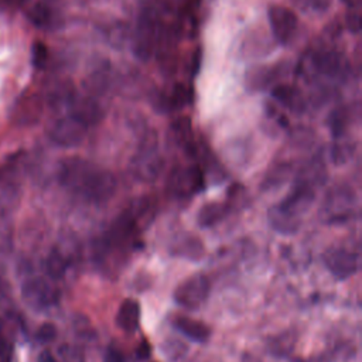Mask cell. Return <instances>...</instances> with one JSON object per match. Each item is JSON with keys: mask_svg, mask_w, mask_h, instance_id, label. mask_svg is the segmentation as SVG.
<instances>
[{"mask_svg": "<svg viewBox=\"0 0 362 362\" xmlns=\"http://www.w3.org/2000/svg\"><path fill=\"white\" fill-rule=\"evenodd\" d=\"M160 25L156 17V13L148 8L146 10L136 24L132 37V49L133 54L140 61H147L156 51L158 38H160Z\"/></svg>", "mask_w": 362, "mask_h": 362, "instance_id": "obj_1", "label": "cell"}, {"mask_svg": "<svg viewBox=\"0 0 362 362\" xmlns=\"http://www.w3.org/2000/svg\"><path fill=\"white\" fill-rule=\"evenodd\" d=\"M356 197L346 185L332 187L322 202L321 215L327 223H342L348 221L355 209Z\"/></svg>", "mask_w": 362, "mask_h": 362, "instance_id": "obj_2", "label": "cell"}, {"mask_svg": "<svg viewBox=\"0 0 362 362\" xmlns=\"http://www.w3.org/2000/svg\"><path fill=\"white\" fill-rule=\"evenodd\" d=\"M96 170L98 167L81 157H68L61 161L58 178L65 188L83 197Z\"/></svg>", "mask_w": 362, "mask_h": 362, "instance_id": "obj_3", "label": "cell"}, {"mask_svg": "<svg viewBox=\"0 0 362 362\" xmlns=\"http://www.w3.org/2000/svg\"><path fill=\"white\" fill-rule=\"evenodd\" d=\"M132 173L133 175L143 182L154 181L163 171L164 160L157 151L154 139H147L141 141L137 153L132 160Z\"/></svg>", "mask_w": 362, "mask_h": 362, "instance_id": "obj_4", "label": "cell"}, {"mask_svg": "<svg viewBox=\"0 0 362 362\" xmlns=\"http://www.w3.org/2000/svg\"><path fill=\"white\" fill-rule=\"evenodd\" d=\"M211 284L205 274L197 273L181 281L174 290L175 303L185 310L201 308L209 297Z\"/></svg>", "mask_w": 362, "mask_h": 362, "instance_id": "obj_5", "label": "cell"}, {"mask_svg": "<svg viewBox=\"0 0 362 362\" xmlns=\"http://www.w3.org/2000/svg\"><path fill=\"white\" fill-rule=\"evenodd\" d=\"M205 187V175L201 167H177L171 171L167 182L168 192L175 198H189Z\"/></svg>", "mask_w": 362, "mask_h": 362, "instance_id": "obj_6", "label": "cell"}, {"mask_svg": "<svg viewBox=\"0 0 362 362\" xmlns=\"http://www.w3.org/2000/svg\"><path fill=\"white\" fill-rule=\"evenodd\" d=\"M267 18L276 41L280 44H288L294 38L298 20L293 10L280 4H273L267 10Z\"/></svg>", "mask_w": 362, "mask_h": 362, "instance_id": "obj_7", "label": "cell"}, {"mask_svg": "<svg viewBox=\"0 0 362 362\" xmlns=\"http://www.w3.org/2000/svg\"><path fill=\"white\" fill-rule=\"evenodd\" d=\"M86 129L88 127L85 124H82L78 119L68 115L65 117L58 119L51 126L49 137L57 146H61L65 148H72L82 143Z\"/></svg>", "mask_w": 362, "mask_h": 362, "instance_id": "obj_8", "label": "cell"}, {"mask_svg": "<svg viewBox=\"0 0 362 362\" xmlns=\"http://www.w3.org/2000/svg\"><path fill=\"white\" fill-rule=\"evenodd\" d=\"M324 263L331 274L339 280L354 276L361 267L359 255L344 247L328 249L324 255Z\"/></svg>", "mask_w": 362, "mask_h": 362, "instance_id": "obj_9", "label": "cell"}, {"mask_svg": "<svg viewBox=\"0 0 362 362\" xmlns=\"http://www.w3.org/2000/svg\"><path fill=\"white\" fill-rule=\"evenodd\" d=\"M313 66L315 72L328 79L341 81L349 72V62L346 57L335 49L320 51L313 57Z\"/></svg>", "mask_w": 362, "mask_h": 362, "instance_id": "obj_10", "label": "cell"}, {"mask_svg": "<svg viewBox=\"0 0 362 362\" xmlns=\"http://www.w3.org/2000/svg\"><path fill=\"white\" fill-rule=\"evenodd\" d=\"M314 199H315L314 188L301 181H296L291 191L277 205L287 214L301 219V215L310 209Z\"/></svg>", "mask_w": 362, "mask_h": 362, "instance_id": "obj_11", "label": "cell"}, {"mask_svg": "<svg viewBox=\"0 0 362 362\" xmlns=\"http://www.w3.org/2000/svg\"><path fill=\"white\" fill-rule=\"evenodd\" d=\"M21 296L24 301L37 310H42L49 307L57 300L55 288L44 279L35 277L23 284Z\"/></svg>", "mask_w": 362, "mask_h": 362, "instance_id": "obj_12", "label": "cell"}, {"mask_svg": "<svg viewBox=\"0 0 362 362\" xmlns=\"http://www.w3.org/2000/svg\"><path fill=\"white\" fill-rule=\"evenodd\" d=\"M28 21L37 28H54L58 25L59 14L48 0H24L23 6Z\"/></svg>", "mask_w": 362, "mask_h": 362, "instance_id": "obj_13", "label": "cell"}, {"mask_svg": "<svg viewBox=\"0 0 362 362\" xmlns=\"http://www.w3.org/2000/svg\"><path fill=\"white\" fill-rule=\"evenodd\" d=\"M20 195V173L16 163L7 164L0 171V211L11 209Z\"/></svg>", "mask_w": 362, "mask_h": 362, "instance_id": "obj_14", "label": "cell"}, {"mask_svg": "<svg viewBox=\"0 0 362 362\" xmlns=\"http://www.w3.org/2000/svg\"><path fill=\"white\" fill-rule=\"evenodd\" d=\"M42 112V103L38 95L24 93L13 107V122L18 126H31L38 122Z\"/></svg>", "mask_w": 362, "mask_h": 362, "instance_id": "obj_15", "label": "cell"}, {"mask_svg": "<svg viewBox=\"0 0 362 362\" xmlns=\"http://www.w3.org/2000/svg\"><path fill=\"white\" fill-rule=\"evenodd\" d=\"M168 137L174 146H177L178 148H182L188 156L197 154L198 147L194 140L191 120L187 116L178 117L170 124Z\"/></svg>", "mask_w": 362, "mask_h": 362, "instance_id": "obj_16", "label": "cell"}, {"mask_svg": "<svg viewBox=\"0 0 362 362\" xmlns=\"http://www.w3.org/2000/svg\"><path fill=\"white\" fill-rule=\"evenodd\" d=\"M115 191H116L115 175L110 171L98 168L83 197L93 202H105L115 194Z\"/></svg>", "mask_w": 362, "mask_h": 362, "instance_id": "obj_17", "label": "cell"}, {"mask_svg": "<svg viewBox=\"0 0 362 362\" xmlns=\"http://www.w3.org/2000/svg\"><path fill=\"white\" fill-rule=\"evenodd\" d=\"M68 109L71 110L69 115L74 116L75 119H78L86 127L99 123L103 117L102 106L92 98H79L78 99L75 96V99L72 100V103Z\"/></svg>", "mask_w": 362, "mask_h": 362, "instance_id": "obj_18", "label": "cell"}, {"mask_svg": "<svg viewBox=\"0 0 362 362\" xmlns=\"http://www.w3.org/2000/svg\"><path fill=\"white\" fill-rule=\"evenodd\" d=\"M157 106L161 112H175L191 103L192 90L184 83H175L168 92L161 93Z\"/></svg>", "mask_w": 362, "mask_h": 362, "instance_id": "obj_19", "label": "cell"}, {"mask_svg": "<svg viewBox=\"0 0 362 362\" xmlns=\"http://www.w3.org/2000/svg\"><path fill=\"white\" fill-rule=\"evenodd\" d=\"M272 95L279 105L294 113H301L305 110V99L296 86L286 83L276 85L272 89Z\"/></svg>", "mask_w": 362, "mask_h": 362, "instance_id": "obj_20", "label": "cell"}, {"mask_svg": "<svg viewBox=\"0 0 362 362\" xmlns=\"http://www.w3.org/2000/svg\"><path fill=\"white\" fill-rule=\"evenodd\" d=\"M116 324L122 331L127 334H133L137 331L140 324V305L136 300L126 298L120 304L116 314Z\"/></svg>", "mask_w": 362, "mask_h": 362, "instance_id": "obj_21", "label": "cell"}, {"mask_svg": "<svg viewBox=\"0 0 362 362\" xmlns=\"http://www.w3.org/2000/svg\"><path fill=\"white\" fill-rule=\"evenodd\" d=\"M174 327L188 339L195 342H205L211 337V329L208 325L198 320H192L185 315H180L174 320Z\"/></svg>", "mask_w": 362, "mask_h": 362, "instance_id": "obj_22", "label": "cell"}, {"mask_svg": "<svg viewBox=\"0 0 362 362\" xmlns=\"http://www.w3.org/2000/svg\"><path fill=\"white\" fill-rule=\"evenodd\" d=\"M269 222H270L272 228L274 230H277L279 233L291 235L298 230L301 219L287 214L279 205H274L269 209Z\"/></svg>", "mask_w": 362, "mask_h": 362, "instance_id": "obj_23", "label": "cell"}, {"mask_svg": "<svg viewBox=\"0 0 362 362\" xmlns=\"http://www.w3.org/2000/svg\"><path fill=\"white\" fill-rule=\"evenodd\" d=\"M277 76L274 66H255L246 72L245 83L250 90H260L267 88Z\"/></svg>", "mask_w": 362, "mask_h": 362, "instance_id": "obj_24", "label": "cell"}, {"mask_svg": "<svg viewBox=\"0 0 362 362\" xmlns=\"http://www.w3.org/2000/svg\"><path fill=\"white\" fill-rule=\"evenodd\" d=\"M293 174V165L290 163H279L276 165H273L264 175L260 187L264 191H270V189H276L279 187H281L284 182L288 181V178Z\"/></svg>", "mask_w": 362, "mask_h": 362, "instance_id": "obj_25", "label": "cell"}, {"mask_svg": "<svg viewBox=\"0 0 362 362\" xmlns=\"http://www.w3.org/2000/svg\"><path fill=\"white\" fill-rule=\"evenodd\" d=\"M226 204L208 202L204 206H201L197 215V222L201 228H211L223 219V216L226 215Z\"/></svg>", "mask_w": 362, "mask_h": 362, "instance_id": "obj_26", "label": "cell"}, {"mask_svg": "<svg viewBox=\"0 0 362 362\" xmlns=\"http://www.w3.org/2000/svg\"><path fill=\"white\" fill-rule=\"evenodd\" d=\"M75 90L72 88L71 83L68 82H58L55 85H52V88L48 92V100L52 106L61 107V106H66L69 107L72 100L75 99Z\"/></svg>", "mask_w": 362, "mask_h": 362, "instance_id": "obj_27", "label": "cell"}, {"mask_svg": "<svg viewBox=\"0 0 362 362\" xmlns=\"http://www.w3.org/2000/svg\"><path fill=\"white\" fill-rule=\"evenodd\" d=\"M355 143L349 139H345V136L338 137L337 141L332 144L331 148V160L335 165H344L346 164L354 153H355Z\"/></svg>", "mask_w": 362, "mask_h": 362, "instance_id": "obj_28", "label": "cell"}, {"mask_svg": "<svg viewBox=\"0 0 362 362\" xmlns=\"http://www.w3.org/2000/svg\"><path fill=\"white\" fill-rule=\"evenodd\" d=\"M127 38H129L127 25L122 21H115L106 28V41L115 48H122Z\"/></svg>", "mask_w": 362, "mask_h": 362, "instance_id": "obj_29", "label": "cell"}, {"mask_svg": "<svg viewBox=\"0 0 362 362\" xmlns=\"http://www.w3.org/2000/svg\"><path fill=\"white\" fill-rule=\"evenodd\" d=\"M45 267H47V273L52 277V279H59L64 276L65 269H66V262L64 259V256L58 252V250H52L45 262Z\"/></svg>", "mask_w": 362, "mask_h": 362, "instance_id": "obj_30", "label": "cell"}, {"mask_svg": "<svg viewBox=\"0 0 362 362\" xmlns=\"http://www.w3.org/2000/svg\"><path fill=\"white\" fill-rule=\"evenodd\" d=\"M348 126V113L345 110H335L329 117V129L335 139L345 136V130Z\"/></svg>", "mask_w": 362, "mask_h": 362, "instance_id": "obj_31", "label": "cell"}, {"mask_svg": "<svg viewBox=\"0 0 362 362\" xmlns=\"http://www.w3.org/2000/svg\"><path fill=\"white\" fill-rule=\"evenodd\" d=\"M48 61V48L44 42L35 41L31 45V64L37 69H42Z\"/></svg>", "mask_w": 362, "mask_h": 362, "instance_id": "obj_32", "label": "cell"}, {"mask_svg": "<svg viewBox=\"0 0 362 362\" xmlns=\"http://www.w3.org/2000/svg\"><path fill=\"white\" fill-rule=\"evenodd\" d=\"M298 7L311 13H325L331 7V0H294Z\"/></svg>", "mask_w": 362, "mask_h": 362, "instance_id": "obj_33", "label": "cell"}, {"mask_svg": "<svg viewBox=\"0 0 362 362\" xmlns=\"http://www.w3.org/2000/svg\"><path fill=\"white\" fill-rule=\"evenodd\" d=\"M345 24L346 28L352 33V34H358L361 31L362 27V18H361V13H359V7H351V10L346 13L345 16Z\"/></svg>", "mask_w": 362, "mask_h": 362, "instance_id": "obj_34", "label": "cell"}, {"mask_svg": "<svg viewBox=\"0 0 362 362\" xmlns=\"http://www.w3.org/2000/svg\"><path fill=\"white\" fill-rule=\"evenodd\" d=\"M55 335H57V328L51 322H44L37 329V339L40 342H49L55 338Z\"/></svg>", "mask_w": 362, "mask_h": 362, "instance_id": "obj_35", "label": "cell"}, {"mask_svg": "<svg viewBox=\"0 0 362 362\" xmlns=\"http://www.w3.org/2000/svg\"><path fill=\"white\" fill-rule=\"evenodd\" d=\"M150 354H151V346H150V344L146 339H143L139 344V346L136 348V358H137V361H146L150 356Z\"/></svg>", "mask_w": 362, "mask_h": 362, "instance_id": "obj_36", "label": "cell"}, {"mask_svg": "<svg viewBox=\"0 0 362 362\" xmlns=\"http://www.w3.org/2000/svg\"><path fill=\"white\" fill-rule=\"evenodd\" d=\"M13 355V348L8 341H0V362H10Z\"/></svg>", "mask_w": 362, "mask_h": 362, "instance_id": "obj_37", "label": "cell"}, {"mask_svg": "<svg viewBox=\"0 0 362 362\" xmlns=\"http://www.w3.org/2000/svg\"><path fill=\"white\" fill-rule=\"evenodd\" d=\"M103 362H124V358H123V355H122V352L119 349L109 348L106 355H105Z\"/></svg>", "mask_w": 362, "mask_h": 362, "instance_id": "obj_38", "label": "cell"}, {"mask_svg": "<svg viewBox=\"0 0 362 362\" xmlns=\"http://www.w3.org/2000/svg\"><path fill=\"white\" fill-rule=\"evenodd\" d=\"M24 0H0V10L1 11H10L17 7L23 6Z\"/></svg>", "mask_w": 362, "mask_h": 362, "instance_id": "obj_39", "label": "cell"}, {"mask_svg": "<svg viewBox=\"0 0 362 362\" xmlns=\"http://www.w3.org/2000/svg\"><path fill=\"white\" fill-rule=\"evenodd\" d=\"M201 58H202V55H201V49L198 48V49H197V52L194 54L192 59H191V72H192L194 75L199 71V62H201Z\"/></svg>", "mask_w": 362, "mask_h": 362, "instance_id": "obj_40", "label": "cell"}, {"mask_svg": "<svg viewBox=\"0 0 362 362\" xmlns=\"http://www.w3.org/2000/svg\"><path fill=\"white\" fill-rule=\"evenodd\" d=\"M38 362H55V361H54L52 355H51L48 351H45V352H42V354L40 355Z\"/></svg>", "mask_w": 362, "mask_h": 362, "instance_id": "obj_41", "label": "cell"}, {"mask_svg": "<svg viewBox=\"0 0 362 362\" xmlns=\"http://www.w3.org/2000/svg\"><path fill=\"white\" fill-rule=\"evenodd\" d=\"M348 7H359L361 6V0H342Z\"/></svg>", "mask_w": 362, "mask_h": 362, "instance_id": "obj_42", "label": "cell"}]
</instances>
